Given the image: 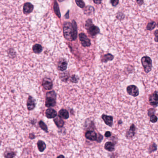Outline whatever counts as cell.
<instances>
[{"label":"cell","instance_id":"obj_1","mask_svg":"<svg viewBox=\"0 0 158 158\" xmlns=\"http://www.w3.org/2000/svg\"><path fill=\"white\" fill-rule=\"evenodd\" d=\"M63 32L64 38L68 41H75L77 38V25L76 21L73 20L72 23L65 22L64 24Z\"/></svg>","mask_w":158,"mask_h":158},{"label":"cell","instance_id":"obj_2","mask_svg":"<svg viewBox=\"0 0 158 158\" xmlns=\"http://www.w3.org/2000/svg\"><path fill=\"white\" fill-rule=\"evenodd\" d=\"M85 28L87 30L90 35L92 37L96 36L100 32L99 27L95 26L92 23V21L90 19H88L86 21Z\"/></svg>","mask_w":158,"mask_h":158},{"label":"cell","instance_id":"obj_3","mask_svg":"<svg viewBox=\"0 0 158 158\" xmlns=\"http://www.w3.org/2000/svg\"><path fill=\"white\" fill-rule=\"evenodd\" d=\"M56 94L54 91L47 92L46 94L45 105L48 108L54 107L56 104Z\"/></svg>","mask_w":158,"mask_h":158},{"label":"cell","instance_id":"obj_4","mask_svg":"<svg viewBox=\"0 0 158 158\" xmlns=\"http://www.w3.org/2000/svg\"><path fill=\"white\" fill-rule=\"evenodd\" d=\"M141 64L143 66L145 71L146 73H149L152 70V59L147 56H144L141 58Z\"/></svg>","mask_w":158,"mask_h":158},{"label":"cell","instance_id":"obj_5","mask_svg":"<svg viewBox=\"0 0 158 158\" xmlns=\"http://www.w3.org/2000/svg\"><path fill=\"white\" fill-rule=\"evenodd\" d=\"M79 40L81 41L82 46L84 47H89L91 45V41L84 33H81L79 34Z\"/></svg>","mask_w":158,"mask_h":158},{"label":"cell","instance_id":"obj_6","mask_svg":"<svg viewBox=\"0 0 158 158\" xmlns=\"http://www.w3.org/2000/svg\"><path fill=\"white\" fill-rule=\"evenodd\" d=\"M128 93L133 97H137L139 95V91L137 86L135 85H129L127 88Z\"/></svg>","mask_w":158,"mask_h":158},{"label":"cell","instance_id":"obj_7","mask_svg":"<svg viewBox=\"0 0 158 158\" xmlns=\"http://www.w3.org/2000/svg\"><path fill=\"white\" fill-rule=\"evenodd\" d=\"M150 104L153 107H157L158 106V95L157 91H156L154 93L152 94L149 98Z\"/></svg>","mask_w":158,"mask_h":158},{"label":"cell","instance_id":"obj_8","mask_svg":"<svg viewBox=\"0 0 158 158\" xmlns=\"http://www.w3.org/2000/svg\"><path fill=\"white\" fill-rule=\"evenodd\" d=\"M136 127L134 124H132L129 129L127 130L126 133V137L128 139H132L135 134Z\"/></svg>","mask_w":158,"mask_h":158},{"label":"cell","instance_id":"obj_9","mask_svg":"<svg viewBox=\"0 0 158 158\" xmlns=\"http://www.w3.org/2000/svg\"><path fill=\"white\" fill-rule=\"evenodd\" d=\"M85 136L87 139L91 141H95L97 139V133L92 130H89L86 132Z\"/></svg>","mask_w":158,"mask_h":158},{"label":"cell","instance_id":"obj_10","mask_svg":"<svg viewBox=\"0 0 158 158\" xmlns=\"http://www.w3.org/2000/svg\"><path fill=\"white\" fill-rule=\"evenodd\" d=\"M102 118L104 121V123L107 125L111 127L113 124V117L110 115H108L103 114L102 115Z\"/></svg>","mask_w":158,"mask_h":158},{"label":"cell","instance_id":"obj_11","mask_svg":"<svg viewBox=\"0 0 158 158\" xmlns=\"http://www.w3.org/2000/svg\"><path fill=\"white\" fill-rule=\"evenodd\" d=\"M27 108L28 110H32L35 108L36 103L34 99L31 96L28 97L27 101Z\"/></svg>","mask_w":158,"mask_h":158},{"label":"cell","instance_id":"obj_12","mask_svg":"<svg viewBox=\"0 0 158 158\" xmlns=\"http://www.w3.org/2000/svg\"><path fill=\"white\" fill-rule=\"evenodd\" d=\"M42 85L47 90H50L53 88V83L50 78H44L42 82Z\"/></svg>","mask_w":158,"mask_h":158},{"label":"cell","instance_id":"obj_13","mask_svg":"<svg viewBox=\"0 0 158 158\" xmlns=\"http://www.w3.org/2000/svg\"><path fill=\"white\" fill-rule=\"evenodd\" d=\"M57 115V112L53 108H49L46 111V116L47 118H54Z\"/></svg>","mask_w":158,"mask_h":158},{"label":"cell","instance_id":"obj_14","mask_svg":"<svg viewBox=\"0 0 158 158\" xmlns=\"http://www.w3.org/2000/svg\"><path fill=\"white\" fill-rule=\"evenodd\" d=\"M67 67V62L64 59H62L59 60L58 64V68L59 70L64 71L66 70Z\"/></svg>","mask_w":158,"mask_h":158},{"label":"cell","instance_id":"obj_15","mask_svg":"<svg viewBox=\"0 0 158 158\" xmlns=\"http://www.w3.org/2000/svg\"><path fill=\"white\" fill-rule=\"evenodd\" d=\"M33 9V5L29 3H25L24 5L23 13L26 15L29 14V13L32 12Z\"/></svg>","mask_w":158,"mask_h":158},{"label":"cell","instance_id":"obj_16","mask_svg":"<svg viewBox=\"0 0 158 158\" xmlns=\"http://www.w3.org/2000/svg\"><path fill=\"white\" fill-rule=\"evenodd\" d=\"M53 121L56 124V125L59 128H61L63 127L64 125V121L61 118L59 117V116L57 117H56L54 118Z\"/></svg>","mask_w":158,"mask_h":158},{"label":"cell","instance_id":"obj_17","mask_svg":"<svg viewBox=\"0 0 158 158\" xmlns=\"http://www.w3.org/2000/svg\"><path fill=\"white\" fill-rule=\"evenodd\" d=\"M59 116L62 119L66 120L69 118V113L66 109L62 108L59 111Z\"/></svg>","mask_w":158,"mask_h":158},{"label":"cell","instance_id":"obj_18","mask_svg":"<svg viewBox=\"0 0 158 158\" xmlns=\"http://www.w3.org/2000/svg\"><path fill=\"white\" fill-rule=\"evenodd\" d=\"M114 58V56L110 53H108L101 57V62L103 63H106L109 61H112Z\"/></svg>","mask_w":158,"mask_h":158},{"label":"cell","instance_id":"obj_19","mask_svg":"<svg viewBox=\"0 0 158 158\" xmlns=\"http://www.w3.org/2000/svg\"><path fill=\"white\" fill-rule=\"evenodd\" d=\"M115 145L110 141L107 142L104 145L105 149L108 151L109 152H113L115 149Z\"/></svg>","mask_w":158,"mask_h":158},{"label":"cell","instance_id":"obj_20","mask_svg":"<svg viewBox=\"0 0 158 158\" xmlns=\"http://www.w3.org/2000/svg\"><path fill=\"white\" fill-rule=\"evenodd\" d=\"M37 146L39 151L43 152L46 148V144L43 141L39 140L37 142Z\"/></svg>","mask_w":158,"mask_h":158},{"label":"cell","instance_id":"obj_21","mask_svg":"<svg viewBox=\"0 0 158 158\" xmlns=\"http://www.w3.org/2000/svg\"><path fill=\"white\" fill-rule=\"evenodd\" d=\"M15 155V152L11 150H6L4 153V156L5 158H14Z\"/></svg>","mask_w":158,"mask_h":158},{"label":"cell","instance_id":"obj_22","mask_svg":"<svg viewBox=\"0 0 158 158\" xmlns=\"http://www.w3.org/2000/svg\"><path fill=\"white\" fill-rule=\"evenodd\" d=\"M32 50L35 53H40L42 51V47L39 44H35L32 47Z\"/></svg>","mask_w":158,"mask_h":158},{"label":"cell","instance_id":"obj_23","mask_svg":"<svg viewBox=\"0 0 158 158\" xmlns=\"http://www.w3.org/2000/svg\"><path fill=\"white\" fill-rule=\"evenodd\" d=\"M69 76H70V75L68 71H65L64 73H61L60 75V79H61L62 81L65 82L68 80Z\"/></svg>","mask_w":158,"mask_h":158},{"label":"cell","instance_id":"obj_24","mask_svg":"<svg viewBox=\"0 0 158 158\" xmlns=\"http://www.w3.org/2000/svg\"><path fill=\"white\" fill-rule=\"evenodd\" d=\"M54 12H55L56 15H57V16L58 17L60 18V17H61V14H60V10H59V5H58V4L57 3L56 1H55V2H54Z\"/></svg>","mask_w":158,"mask_h":158},{"label":"cell","instance_id":"obj_25","mask_svg":"<svg viewBox=\"0 0 158 158\" xmlns=\"http://www.w3.org/2000/svg\"><path fill=\"white\" fill-rule=\"evenodd\" d=\"M38 125H39V126L41 129H42L45 132L48 133V128H47V125L45 124L44 122H43L41 120L38 123Z\"/></svg>","mask_w":158,"mask_h":158},{"label":"cell","instance_id":"obj_26","mask_svg":"<svg viewBox=\"0 0 158 158\" xmlns=\"http://www.w3.org/2000/svg\"><path fill=\"white\" fill-rule=\"evenodd\" d=\"M157 150V145L155 143H153L152 144H151L150 146L149 147V149H148L149 153H150L151 152H153L155 151H156Z\"/></svg>","mask_w":158,"mask_h":158},{"label":"cell","instance_id":"obj_27","mask_svg":"<svg viewBox=\"0 0 158 158\" xmlns=\"http://www.w3.org/2000/svg\"><path fill=\"white\" fill-rule=\"evenodd\" d=\"M155 26H156V23H155V22H154V21L150 22L148 24L147 26H146V29L147 30L151 31L155 28Z\"/></svg>","mask_w":158,"mask_h":158},{"label":"cell","instance_id":"obj_28","mask_svg":"<svg viewBox=\"0 0 158 158\" xmlns=\"http://www.w3.org/2000/svg\"><path fill=\"white\" fill-rule=\"evenodd\" d=\"M76 5L80 8H84L85 7V3L83 1H75Z\"/></svg>","mask_w":158,"mask_h":158},{"label":"cell","instance_id":"obj_29","mask_svg":"<svg viewBox=\"0 0 158 158\" xmlns=\"http://www.w3.org/2000/svg\"><path fill=\"white\" fill-rule=\"evenodd\" d=\"M158 121V117L155 114L150 116V121L152 123H156Z\"/></svg>","mask_w":158,"mask_h":158},{"label":"cell","instance_id":"obj_30","mask_svg":"<svg viewBox=\"0 0 158 158\" xmlns=\"http://www.w3.org/2000/svg\"><path fill=\"white\" fill-rule=\"evenodd\" d=\"M78 80H79L78 76H76V75H72L70 78L71 82L74 83H76L77 82H78Z\"/></svg>","mask_w":158,"mask_h":158},{"label":"cell","instance_id":"obj_31","mask_svg":"<svg viewBox=\"0 0 158 158\" xmlns=\"http://www.w3.org/2000/svg\"><path fill=\"white\" fill-rule=\"evenodd\" d=\"M155 109L154 108H149L148 110V116H151L152 115L155 114Z\"/></svg>","mask_w":158,"mask_h":158},{"label":"cell","instance_id":"obj_32","mask_svg":"<svg viewBox=\"0 0 158 158\" xmlns=\"http://www.w3.org/2000/svg\"><path fill=\"white\" fill-rule=\"evenodd\" d=\"M103 136L102 135L100 134L99 133H98V134H97V139L96 141L97 142L100 143L102 142V141H103Z\"/></svg>","mask_w":158,"mask_h":158},{"label":"cell","instance_id":"obj_33","mask_svg":"<svg viewBox=\"0 0 158 158\" xmlns=\"http://www.w3.org/2000/svg\"><path fill=\"white\" fill-rule=\"evenodd\" d=\"M110 3H111L112 6H116L119 3V1H116V0H113V1H110Z\"/></svg>","mask_w":158,"mask_h":158},{"label":"cell","instance_id":"obj_34","mask_svg":"<svg viewBox=\"0 0 158 158\" xmlns=\"http://www.w3.org/2000/svg\"><path fill=\"white\" fill-rule=\"evenodd\" d=\"M104 135L106 137L108 138L110 137L111 135V133L110 131H107L105 133Z\"/></svg>","mask_w":158,"mask_h":158},{"label":"cell","instance_id":"obj_35","mask_svg":"<svg viewBox=\"0 0 158 158\" xmlns=\"http://www.w3.org/2000/svg\"><path fill=\"white\" fill-rule=\"evenodd\" d=\"M154 35L155 36V38H154L155 41L156 42H158V30H156L155 31V33H154Z\"/></svg>","mask_w":158,"mask_h":158},{"label":"cell","instance_id":"obj_36","mask_svg":"<svg viewBox=\"0 0 158 158\" xmlns=\"http://www.w3.org/2000/svg\"><path fill=\"white\" fill-rule=\"evenodd\" d=\"M35 135H34L33 133H31L30 134L29 136V138L31 140H33L35 138Z\"/></svg>","mask_w":158,"mask_h":158},{"label":"cell","instance_id":"obj_37","mask_svg":"<svg viewBox=\"0 0 158 158\" xmlns=\"http://www.w3.org/2000/svg\"><path fill=\"white\" fill-rule=\"evenodd\" d=\"M93 2L97 4H100V3H101L102 1H94Z\"/></svg>","mask_w":158,"mask_h":158},{"label":"cell","instance_id":"obj_38","mask_svg":"<svg viewBox=\"0 0 158 158\" xmlns=\"http://www.w3.org/2000/svg\"><path fill=\"white\" fill-rule=\"evenodd\" d=\"M137 3H138L139 4H140V5H141V4H142L143 3V1H137Z\"/></svg>","mask_w":158,"mask_h":158},{"label":"cell","instance_id":"obj_39","mask_svg":"<svg viewBox=\"0 0 158 158\" xmlns=\"http://www.w3.org/2000/svg\"><path fill=\"white\" fill-rule=\"evenodd\" d=\"M57 158H64V155H59V156L57 157Z\"/></svg>","mask_w":158,"mask_h":158},{"label":"cell","instance_id":"obj_40","mask_svg":"<svg viewBox=\"0 0 158 158\" xmlns=\"http://www.w3.org/2000/svg\"><path fill=\"white\" fill-rule=\"evenodd\" d=\"M122 123H123V122H122V120H120V121H119V122H118V124H122Z\"/></svg>","mask_w":158,"mask_h":158},{"label":"cell","instance_id":"obj_41","mask_svg":"<svg viewBox=\"0 0 158 158\" xmlns=\"http://www.w3.org/2000/svg\"><path fill=\"white\" fill-rule=\"evenodd\" d=\"M1 141H0V145H1Z\"/></svg>","mask_w":158,"mask_h":158}]
</instances>
